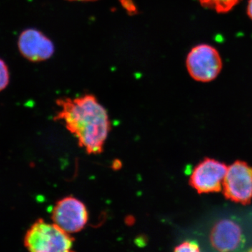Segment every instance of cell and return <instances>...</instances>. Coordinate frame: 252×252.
Returning <instances> with one entry per match:
<instances>
[{
  "label": "cell",
  "instance_id": "6da1fadb",
  "mask_svg": "<svg viewBox=\"0 0 252 252\" xmlns=\"http://www.w3.org/2000/svg\"><path fill=\"white\" fill-rule=\"evenodd\" d=\"M55 120L62 122L77 139L86 153L97 155L103 152L111 130L109 114L94 95L86 94L77 97H61Z\"/></svg>",
  "mask_w": 252,
  "mask_h": 252
},
{
  "label": "cell",
  "instance_id": "7a4b0ae2",
  "mask_svg": "<svg viewBox=\"0 0 252 252\" xmlns=\"http://www.w3.org/2000/svg\"><path fill=\"white\" fill-rule=\"evenodd\" d=\"M74 238L55 223L39 219L24 237L28 252H73Z\"/></svg>",
  "mask_w": 252,
  "mask_h": 252
},
{
  "label": "cell",
  "instance_id": "3957f363",
  "mask_svg": "<svg viewBox=\"0 0 252 252\" xmlns=\"http://www.w3.org/2000/svg\"><path fill=\"white\" fill-rule=\"evenodd\" d=\"M186 64L190 77L200 82L213 81L223 67L220 53L207 44H200L190 50Z\"/></svg>",
  "mask_w": 252,
  "mask_h": 252
},
{
  "label": "cell",
  "instance_id": "277c9868",
  "mask_svg": "<svg viewBox=\"0 0 252 252\" xmlns=\"http://www.w3.org/2000/svg\"><path fill=\"white\" fill-rule=\"evenodd\" d=\"M225 198L234 203L248 205L252 200V166L236 160L227 170L223 182Z\"/></svg>",
  "mask_w": 252,
  "mask_h": 252
},
{
  "label": "cell",
  "instance_id": "5b68a950",
  "mask_svg": "<svg viewBox=\"0 0 252 252\" xmlns=\"http://www.w3.org/2000/svg\"><path fill=\"white\" fill-rule=\"evenodd\" d=\"M89 218L85 204L74 196H66L58 200L51 212L54 223L69 234L84 229Z\"/></svg>",
  "mask_w": 252,
  "mask_h": 252
},
{
  "label": "cell",
  "instance_id": "8992f818",
  "mask_svg": "<svg viewBox=\"0 0 252 252\" xmlns=\"http://www.w3.org/2000/svg\"><path fill=\"white\" fill-rule=\"evenodd\" d=\"M227 170L223 162L205 158L194 167L189 185L199 194L218 193L223 188Z\"/></svg>",
  "mask_w": 252,
  "mask_h": 252
},
{
  "label": "cell",
  "instance_id": "52a82bcc",
  "mask_svg": "<svg viewBox=\"0 0 252 252\" xmlns=\"http://www.w3.org/2000/svg\"><path fill=\"white\" fill-rule=\"evenodd\" d=\"M210 241L217 252H235L244 246L245 237L239 223L230 219H223L212 227Z\"/></svg>",
  "mask_w": 252,
  "mask_h": 252
},
{
  "label": "cell",
  "instance_id": "ba28073f",
  "mask_svg": "<svg viewBox=\"0 0 252 252\" xmlns=\"http://www.w3.org/2000/svg\"><path fill=\"white\" fill-rule=\"evenodd\" d=\"M18 47L23 57L34 63L51 59L55 52L53 41L41 31L32 28L21 33L18 38Z\"/></svg>",
  "mask_w": 252,
  "mask_h": 252
},
{
  "label": "cell",
  "instance_id": "9c48e42d",
  "mask_svg": "<svg viewBox=\"0 0 252 252\" xmlns=\"http://www.w3.org/2000/svg\"><path fill=\"white\" fill-rule=\"evenodd\" d=\"M241 0H198L206 9L214 10L219 14H225L231 11Z\"/></svg>",
  "mask_w": 252,
  "mask_h": 252
},
{
  "label": "cell",
  "instance_id": "30bf717a",
  "mask_svg": "<svg viewBox=\"0 0 252 252\" xmlns=\"http://www.w3.org/2000/svg\"><path fill=\"white\" fill-rule=\"evenodd\" d=\"M9 72L7 65L0 59V92L4 90L9 83Z\"/></svg>",
  "mask_w": 252,
  "mask_h": 252
},
{
  "label": "cell",
  "instance_id": "8fae6325",
  "mask_svg": "<svg viewBox=\"0 0 252 252\" xmlns=\"http://www.w3.org/2000/svg\"><path fill=\"white\" fill-rule=\"evenodd\" d=\"M174 252H200V250L196 242L185 241L176 247Z\"/></svg>",
  "mask_w": 252,
  "mask_h": 252
},
{
  "label": "cell",
  "instance_id": "7c38bea8",
  "mask_svg": "<svg viewBox=\"0 0 252 252\" xmlns=\"http://www.w3.org/2000/svg\"><path fill=\"white\" fill-rule=\"evenodd\" d=\"M124 9L130 15H135L137 13V8L132 0H119Z\"/></svg>",
  "mask_w": 252,
  "mask_h": 252
},
{
  "label": "cell",
  "instance_id": "4fadbf2b",
  "mask_svg": "<svg viewBox=\"0 0 252 252\" xmlns=\"http://www.w3.org/2000/svg\"><path fill=\"white\" fill-rule=\"evenodd\" d=\"M248 15L252 20V0H250L248 6Z\"/></svg>",
  "mask_w": 252,
  "mask_h": 252
},
{
  "label": "cell",
  "instance_id": "5bb4252c",
  "mask_svg": "<svg viewBox=\"0 0 252 252\" xmlns=\"http://www.w3.org/2000/svg\"><path fill=\"white\" fill-rule=\"evenodd\" d=\"M68 1H96V0H68Z\"/></svg>",
  "mask_w": 252,
  "mask_h": 252
},
{
  "label": "cell",
  "instance_id": "9a60e30c",
  "mask_svg": "<svg viewBox=\"0 0 252 252\" xmlns=\"http://www.w3.org/2000/svg\"><path fill=\"white\" fill-rule=\"evenodd\" d=\"M247 252H252V248H250V250H248Z\"/></svg>",
  "mask_w": 252,
  "mask_h": 252
}]
</instances>
